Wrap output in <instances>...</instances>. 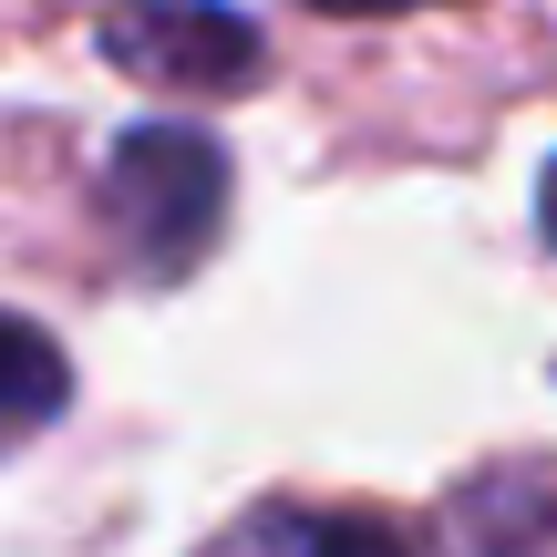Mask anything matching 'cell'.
Segmentation results:
<instances>
[{"label":"cell","mask_w":557,"mask_h":557,"mask_svg":"<svg viewBox=\"0 0 557 557\" xmlns=\"http://www.w3.org/2000/svg\"><path fill=\"white\" fill-rule=\"evenodd\" d=\"M103 218L145 278H186L227 227V156L197 124H135L103 156Z\"/></svg>","instance_id":"1"},{"label":"cell","mask_w":557,"mask_h":557,"mask_svg":"<svg viewBox=\"0 0 557 557\" xmlns=\"http://www.w3.org/2000/svg\"><path fill=\"white\" fill-rule=\"evenodd\" d=\"M103 52L165 94H248L269 73V41L227 0H103Z\"/></svg>","instance_id":"2"},{"label":"cell","mask_w":557,"mask_h":557,"mask_svg":"<svg viewBox=\"0 0 557 557\" xmlns=\"http://www.w3.org/2000/svg\"><path fill=\"white\" fill-rule=\"evenodd\" d=\"M207 557H413L403 527H382L372 506H248Z\"/></svg>","instance_id":"3"},{"label":"cell","mask_w":557,"mask_h":557,"mask_svg":"<svg viewBox=\"0 0 557 557\" xmlns=\"http://www.w3.org/2000/svg\"><path fill=\"white\" fill-rule=\"evenodd\" d=\"M465 557H537V537H557V475L547 465H496L455 496Z\"/></svg>","instance_id":"4"},{"label":"cell","mask_w":557,"mask_h":557,"mask_svg":"<svg viewBox=\"0 0 557 557\" xmlns=\"http://www.w3.org/2000/svg\"><path fill=\"white\" fill-rule=\"evenodd\" d=\"M62 403H73V361H62V341L41 331V320L0 310V455L32 444L41 423H62Z\"/></svg>","instance_id":"5"},{"label":"cell","mask_w":557,"mask_h":557,"mask_svg":"<svg viewBox=\"0 0 557 557\" xmlns=\"http://www.w3.org/2000/svg\"><path fill=\"white\" fill-rule=\"evenodd\" d=\"M310 11H341V21H372V11H423V0H310Z\"/></svg>","instance_id":"6"},{"label":"cell","mask_w":557,"mask_h":557,"mask_svg":"<svg viewBox=\"0 0 557 557\" xmlns=\"http://www.w3.org/2000/svg\"><path fill=\"white\" fill-rule=\"evenodd\" d=\"M537 218H547V238H557V165H547V186H537Z\"/></svg>","instance_id":"7"}]
</instances>
